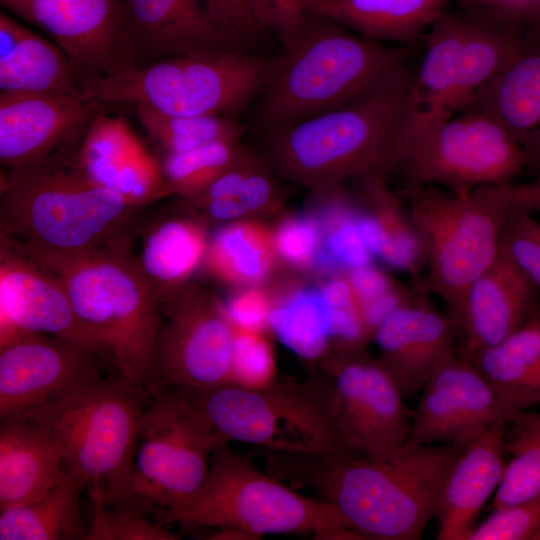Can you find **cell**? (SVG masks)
<instances>
[{"label":"cell","instance_id":"2e32d148","mask_svg":"<svg viewBox=\"0 0 540 540\" xmlns=\"http://www.w3.org/2000/svg\"><path fill=\"white\" fill-rule=\"evenodd\" d=\"M95 356L48 335L0 339V419H13L101 378Z\"/></svg>","mask_w":540,"mask_h":540},{"label":"cell","instance_id":"603a6c76","mask_svg":"<svg viewBox=\"0 0 540 540\" xmlns=\"http://www.w3.org/2000/svg\"><path fill=\"white\" fill-rule=\"evenodd\" d=\"M508 423L498 424L467 444L449 470L436 517L439 540H468L487 499L501 483Z\"/></svg>","mask_w":540,"mask_h":540},{"label":"cell","instance_id":"5b68a950","mask_svg":"<svg viewBox=\"0 0 540 540\" xmlns=\"http://www.w3.org/2000/svg\"><path fill=\"white\" fill-rule=\"evenodd\" d=\"M412 74L406 67L356 101L269 130L275 163L307 184L345 176L384 178L397 167Z\"/></svg>","mask_w":540,"mask_h":540},{"label":"cell","instance_id":"7bdbcfd3","mask_svg":"<svg viewBox=\"0 0 540 540\" xmlns=\"http://www.w3.org/2000/svg\"><path fill=\"white\" fill-rule=\"evenodd\" d=\"M114 190L129 202L146 206L168 194L158 158L139 142L118 170Z\"/></svg>","mask_w":540,"mask_h":540},{"label":"cell","instance_id":"f6af8a7d","mask_svg":"<svg viewBox=\"0 0 540 540\" xmlns=\"http://www.w3.org/2000/svg\"><path fill=\"white\" fill-rule=\"evenodd\" d=\"M235 329L232 384L262 387L273 383L274 361L268 343L257 331Z\"/></svg>","mask_w":540,"mask_h":540},{"label":"cell","instance_id":"7402d4cb","mask_svg":"<svg viewBox=\"0 0 540 540\" xmlns=\"http://www.w3.org/2000/svg\"><path fill=\"white\" fill-rule=\"evenodd\" d=\"M455 327L422 303L401 304L374 330L378 360L404 398L423 389L454 352Z\"/></svg>","mask_w":540,"mask_h":540},{"label":"cell","instance_id":"484cf974","mask_svg":"<svg viewBox=\"0 0 540 540\" xmlns=\"http://www.w3.org/2000/svg\"><path fill=\"white\" fill-rule=\"evenodd\" d=\"M450 0H307V11L381 43L407 46L446 12Z\"/></svg>","mask_w":540,"mask_h":540},{"label":"cell","instance_id":"680465c9","mask_svg":"<svg viewBox=\"0 0 540 540\" xmlns=\"http://www.w3.org/2000/svg\"><path fill=\"white\" fill-rule=\"evenodd\" d=\"M29 0H0L1 4L8 10L14 12L24 19L26 7Z\"/></svg>","mask_w":540,"mask_h":540},{"label":"cell","instance_id":"681fc988","mask_svg":"<svg viewBox=\"0 0 540 540\" xmlns=\"http://www.w3.org/2000/svg\"><path fill=\"white\" fill-rule=\"evenodd\" d=\"M320 244L319 227L310 219L286 222L275 237V246L279 254L296 264H305L313 260Z\"/></svg>","mask_w":540,"mask_h":540},{"label":"cell","instance_id":"f907efd6","mask_svg":"<svg viewBox=\"0 0 540 540\" xmlns=\"http://www.w3.org/2000/svg\"><path fill=\"white\" fill-rule=\"evenodd\" d=\"M224 310L237 329L258 331L269 318L267 302L263 295L255 290L237 295Z\"/></svg>","mask_w":540,"mask_h":540},{"label":"cell","instance_id":"52a82bcc","mask_svg":"<svg viewBox=\"0 0 540 540\" xmlns=\"http://www.w3.org/2000/svg\"><path fill=\"white\" fill-rule=\"evenodd\" d=\"M186 525L265 534L310 533L315 539H362L329 502L295 492L261 472L249 454L218 445L198 489L167 513Z\"/></svg>","mask_w":540,"mask_h":540},{"label":"cell","instance_id":"ac0fdd59","mask_svg":"<svg viewBox=\"0 0 540 540\" xmlns=\"http://www.w3.org/2000/svg\"><path fill=\"white\" fill-rule=\"evenodd\" d=\"M24 19L54 38L82 80L132 64L122 0H29Z\"/></svg>","mask_w":540,"mask_h":540},{"label":"cell","instance_id":"db71d44e","mask_svg":"<svg viewBox=\"0 0 540 540\" xmlns=\"http://www.w3.org/2000/svg\"><path fill=\"white\" fill-rule=\"evenodd\" d=\"M27 28L0 13V55L9 52L26 34Z\"/></svg>","mask_w":540,"mask_h":540},{"label":"cell","instance_id":"1f68e13d","mask_svg":"<svg viewBox=\"0 0 540 540\" xmlns=\"http://www.w3.org/2000/svg\"><path fill=\"white\" fill-rule=\"evenodd\" d=\"M205 250V232L199 224L167 219L145 230L137 260L163 303L194 271Z\"/></svg>","mask_w":540,"mask_h":540},{"label":"cell","instance_id":"836d02e7","mask_svg":"<svg viewBox=\"0 0 540 540\" xmlns=\"http://www.w3.org/2000/svg\"><path fill=\"white\" fill-rule=\"evenodd\" d=\"M511 436L504 452L512 459L493 500V510L518 504L540 495V413L518 412L509 422Z\"/></svg>","mask_w":540,"mask_h":540},{"label":"cell","instance_id":"ee69618b","mask_svg":"<svg viewBox=\"0 0 540 540\" xmlns=\"http://www.w3.org/2000/svg\"><path fill=\"white\" fill-rule=\"evenodd\" d=\"M540 531V495L511 506L494 509L475 526L468 540H530Z\"/></svg>","mask_w":540,"mask_h":540},{"label":"cell","instance_id":"d6a6232c","mask_svg":"<svg viewBox=\"0 0 540 540\" xmlns=\"http://www.w3.org/2000/svg\"><path fill=\"white\" fill-rule=\"evenodd\" d=\"M273 191L269 177L244 152L203 190L185 199L209 218L227 221L260 209L272 198Z\"/></svg>","mask_w":540,"mask_h":540},{"label":"cell","instance_id":"d6986e66","mask_svg":"<svg viewBox=\"0 0 540 540\" xmlns=\"http://www.w3.org/2000/svg\"><path fill=\"white\" fill-rule=\"evenodd\" d=\"M103 104L56 94L0 92V161L8 169L44 158L84 129Z\"/></svg>","mask_w":540,"mask_h":540},{"label":"cell","instance_id":"8992f818","mask_svg":"<svg viewBox=\"0 0 540 540\" xmlns=\"http://www.w3.org/2000/svg\"><path fill=\"white\" fill-rule=\"evenodd\" d=\"M150 393L119 375L101 377L18 418L57 441L65 466L85 482L90 498L109 506L129 505L139 427Z\"/></svg>","mask_w":540,"mask_h":540},{"label":"cell","instance_id":"f5cc1de1","mask_svg":"<svg viewBox=\"0 0 540 540\" xmlns=\"http://www.w3.org/2000/svg\"><path fill=\"white\" fill-rule=\"evenodd\" d=\"M350 285L357 300L361 316L362 311L368 305L391 292L387 279L379 271L368 265L353 268Z\"/></svg>","mask_w":540,"mask_h":540},{"label":"cell","instance_id":"d4e9b609","mask_svg":"<svg viewBox=\"0 0 540 540\" xmlns=\"http://www.w3.org/2000/svg\"><path fill=\"white\" fill-rule=\"evenodd\" d=\"M469 106L494 116L526 156L540 143V32L524 30L501 73Z\"/></svg>","mask_w":540,"mask_h":540},{"label":"cell","instance_id":"30bf717a","mask_svg":"<svg viewBox=\"0 0 540 540\" xmlns=\"http://www.w3.org/2000/svg\"><path fill=\"white\" fill-rule=\"evenodd\" d=\"M526 166L519 142L479 107L437 115L408 110L396 167L406 189L438 185L468 192L514 182Z\"/></svg>","mask_w":540,"mask_h":540},{"label":"cell","instance_id":"e0dca14e","mask_svg":"<svg viewBox=\"0 0 540 540\" xmlns=\"http://www.w3.org/2000/svg\"><path fill=\"white\" fill-rule=\"evenodd\" d=\"M0 318V338L22 330L58 338L102 357L60 279L2 236Z\"/></svg>","mask_w":540,"mask_h":540},{"label":"cell","instance_id":"6da1fadb","mask_svg":"<svg viewBox=\"0 0 540 540\" xmlns=\"http://www.w3.org/2000/svg\"><path fill=\"white\" fill-rule=\"evenodd\" d=\"M460 446L405 443L384 459L264 451L269 474L324 497L364 539L417 540Z\"/></svg>","mask_w":540,"mask_h":540},{"label":"cell","instance_id":"44dd1931","mask_svg":"<svg viewBox=\"0 0 540 540\" xmlns=\"http://www.w3.org/2000/svg\"><path fill=\"white\" fill-rule=\"evenodd\" d=\"M540 290L506 257L496 261L467 291L455 330L462 335V358L476 357L521 327L538 310Z\"/></svg>","mask_w":540,"mask_h":540},{"label":"cell","instance_id":"4316f807","mask_svg":"<svg viewBox=\"0 0 540 540\" xmlns=\"http://www.w3.org/2000/svg\"><path fill=\"white\" fill-rule=\"evenodd\" d=\"M463 13L453 112L468 107L494 81L524 33L522 25L490 10L469 8Z\"/></svg>","mask_w":540,"mask_h":540},{"label":"cell","instance_id":"f546056e","mask_svg":"<svg viewBox=\"0 0 540 540\" xmlns=\"http://www.w3.org/2000/svg\"><path fill=\"white\" fill-rule=\"evenodd\" d=\"M473 365L519 409L540 402V310Z\"/></svg>","mask_w":540,"mask_h":540},{"label":"cell","instance_id":"91938a15","mask_svg":"<svg viewBox=\"0 0 540 540\" xmlns=\"http://www.w3.org/2000/svg\"><path fill=\"white\" fill-rule=\"evenodd\" d=\"M538 539H540V531H539V533H538V535L536 537V540H538Z\"/></svg>","mask_w":540,"mask_h":540},{"label":"cell","instance_id":"f35d334b","mask_svg":"<svg viewBox=\"0 0 540 540\" xmlns=\"http://www.w3.org/2000/svg\"><path fill=\"white\" fill-rule=\"evenodd\" d=\"M243 153L238 140H225L180 153H155V156L168 194L188 198L234 165Z\"/></svg>","mask_w":540,"mask_h":540},{"label":"cell","instance_id":"6f0895ef","mask_svg":"<svg viewBox=\"0 0 540 540\" xmlns=\"http://www.w3.org/2000/svg\"><path fill=\"white\" fill-rule=\"evenodd\" d=\"M526 171L534 177L540 175V143L527 154Z\"/></svg>","mask_w":540,"mask_h":540},{"label":"cell","instance_id":"74e56055","mask_svg":"<svg viewBox=\"0 0 540 540\" xmlns=\"http://www.w3.org/2000/svg\"><path fill=\"white\" fill-rule=\"evenodd\" d=\"M272 327L293 350L317 357L331 334V309L320 290H301L269 313Z\"/></svg>","mask_w":540,"mask_h":540},{"label":"cell","instance_id":"bcb514c9","mask_svg":"<svg viewBox=\"0 0 540 540\" xmlns=\"http://www.w3.org/2000/svg\"><path fill=\"white\" fill-rule=\"evenodd\" d=\"M222 32L239 48L260 42L268 33L256 21L249 0H202Z\"/></svg>","mask_w":540,"mask_h":540},{"label":"cell","instance_id":"5bb4252c","mask_svg":"<svg viewBox=\"0 0 540 540\" xmlns=\"http://www.w3.org/2000/svg\"><path fill=\"white\" fill-rule=\"evenodd\" d=\"M321 371L339 430L354 453L384 459L406 443L411 420L404 397L378 360L344 357Z\"/></svg>","mask_w":540,"mask_h":540},{"label":"cell","instance_id":"ab89813d","mask_svg":"<svg viewBox=\"0 0 540 540\" xmlns=\"http://www.w3.org/2000/svg\"><path fill=\"white\" fill-rule=\"evenodd\" d=\"M208 254L211 268L230 281L254 282L269 269V249L261 232L244 224L223 228Z\"/></svg>","mask_w":540,"mask_h":540},{"label":"cell","instance_id":"7c38bea8","mask_svg":"<svg viewBox=\"0 0 540 540\" xmlns=\"http://www.w3.org/2000/svg\"><path fill=\"white\" fill-rule=\"evenodd\" d=\"M150 391L138 433L133 497L168 513L198 489L214 449L229 440L176 390Z\"/></svg>","mask_w":540,"mask_h":540},{"label":"cell","instance_id":"7dc6e473","mask_svg":"<svg viewBox=\"0 0 540 540\" xmlns=\"http://www.w3.org/2000/svg\"><path fill=\"white\" fill-rule=\"evenodd\" d=\"M370 252L359 232L357 219H342L326 235L324 248L319 249L315 261L324 267L345 264L351 268L368 265Z\"/></svg>","mask_w":540,"mask_h":540},{"label":"cell","instance_id":"9f6ffc18","mask_svg":"<svg viewBox=\"0 0 540 540\" xmlns=\"http://www.w3.org/2000/svg\"><path fill=\"white\" fill-rule=\"evenodd\" d=\"M524 30L540 32V0H537L529 11L524 22Z\"/></svg>","mask_w":540,"mask_h":540},{"label":"cell","instance_id":"d590c367","mask_svg":"<svg viewBox=\"0 0 540 540\" xmlns=\"http://www.w3.org/2000/svg\"><path fill=\"white\" fill-rule=\"evenodd\" d=\"M383 192L384 207L372 215L361 216L357 225L370 254L392 267L418 275L425 265L421 239L411 221L397 203Z\"/></svg>","mask_w":540,"mask_h":540},{"label":"cell","instance_id":"9c48e42d","mask_svg":"<svg viewBox=\"0 0 540 540\" xmlns=\"http://www.w3.org/2000/svg\"><path fill=\"white\" fill-rule=\"evenodd\" d=\"M271 65L272 58L240 49L167 57L85 78L82 97L168 115L234 117L259 98Z\"/></svg>","mask_w":540,"mask_h":540},{"label":"cell","instance_id":"3957f363","mask_svg":"<svg viewBox=\"0 0 540 540\" xmlns=\"http://www.w3.org/2000/svg\"><path fill=\"white\" fill-rule=\"evenodd\" d=\"M408 55L407 46L369 40L307 11L296 38L272 58L259 124L271 130L356 101L404 70Z\"/></svg>","mask_w":540,"mask_h":540},{"label":"cell","instance_id":"8fae6325","mask_svg":"<svg viewBox=\"0 0 540 540\" xmlns=\"http://www.w3.org/2000/svg\"><path fill=\"white\" fill-rule=\"evenodd\" d=\"M404 195L424 249L420 288L446 303L455 324L470 286L498 258L501 231L514 209L486 187L456 192L430 186Z\"/></svg>","mask_w":540,"mask_h":540},{"label":"cell","instance_id":"7a4b0ae2","mask_svg":"<svg viewBox=\"0 0 540 540\" xmlns=\"http://www.w3.org/2000/svg\"><path fill=\"white\" fill-rule=\"evenodd\" d=\"M85 129L2 178V237L27 250L55 253L130 245L142 206L81 171L76 153Z\"/></svg>","mask_w":540,"mask_h":540},{"label":"cell","instance_id":"4fadbf2b","mask_svg":"<svg viewBox=\"0 0 540 540\" xmlns=\"http://www.w3.org/2000/svg\"><path fill=\"white\" fill-rule=\"evenodd\" d=\"M155 340L150 388L232 384L236 329L220 307L197 293L172 296Z\"/></svg>","mask_w":540,"mask_h":540},{"label":"cell","instance_id":"83f0119b","mask_svg":"<svg viewBox=\"0 0 540 540\" xmlns=\"http://www.w3.org/2000/svg\"><path fill=\"white\" fill-rule=\"evenodd\" d=\"M85 482L65 468L58 482L39 499L0 513V540H88L80 496Z\"/></svg>","mask_w":540,"mask_h":540},{"label":"cell","instance_id":"c3c4849f","mask_svg":"<svg viewBox=\"0 0 540 540\" xmlns=\"http://www.w3.org/2000/svg\"><path fill=\"white\" fill-rule=\"evenodd\" d=\"M307 0H249L252 13L267 33L275 34L283 47H288L300 31Z\"/></svg>","mask_w":540,"mask_h":540},{"label":"cell","instance_id":"f1b7e54d","mask_svg":"<svg viewBox=\"0 0 540 540\" xmlns=\"http://www.w3.org/2000/svg\"><path fill=\"white\" fill-rule=\"evenodd\" d=\"M464 13L442 14L426 32L423 56L412 74L408 110L422 115L454 113Z\"/></svg>","mask_w":540,"mask_h":540},{"label":"cell","instance_id":"60d3db41","mask_svg":"<svg viewBox=\"0 0 540 540\" xmlns=\"http://www.w3.org/2000/svg\"><path fill=\"white\" fill-rule=\"evenodd\" d=\"M92 519L88 540H176L163 522L146 518L132 504L109 506L91 498Z\"/></svg>","mask_w":540,"mask_h":540},{"label":"cell","instance_id":"277c9868","mask_svg":"<svg viewBox=\"0 0 540 540\" xmlns=\"http://www.w3.org/2000/svg\"><path fill=\"white\" fill-rule=\"evenodd\" d=\"M17 247L60 279L78 319L117 375L149 388L162 300L129 246L69 253Z\"/></svg>","mask_w":540,"mask_h":540},{"label":"cell","instance_id":"11a10c76","mask_svg":"<svg viewBox=\"0 0 540 540\" xmlns=\"http://www.w3.org/2000/svg\"><path fill=\"white\" fill-rule=\"evenodd\" d=\"M206 539H218V540H256V538L240 529L236 528H217L214 533H211Z\"/></svg>","mask_w":540,"mask_h":540},{"label":"cell","instance_id":"e575fe53","mask_svg":"<svg viewBox=\"0 0 540 540\" xmlns=\"http://www.w3.org/2000/svg\"><path fill=\"white\" fill-rule=\"evenodd\" d=\"M136 116L156 153H180L213 142L238 140L244 127L234 117L168 115L146 106H134Z\"/></svg>","mask_w":540,"mask_h":540},{"label":"cell","instance_id":"816d5d0a","mask_svg":"<svg viewBox=\"0 0 540 540\" xmlns=\"http://www.w3.org/2000/svg\"><path fill=\"white\" fill-rule=\"evenodd\" d=\"M486 188L510 208L540 213V175L526 183L511 182Z\"/></svg>","mask_w":540,"mask_h":540},{"label":"cell","instance_id":"cb8c5ba5","mask_svg":"<svg viewBox=\"0 0 540 540\" xmlns=\"http://www.w3.org/2000/svg\"><path fill=\"white\" fill-rule=\"evenodd\" d=\"M65 468L61 448L49 433L24 418L1 421V510L39 499Z\"/></svg>","mask_w":540,"mask_h":540},{"label":"cell","instance_id":"ba28073f","mask_svg":"<svg viewBox=\"0 0 540 540\" xmlns=\"http://www.w3.org/2000/svg\"><path fill=\"white\" fill-rule=\"evenodd\" d=\"M172 389L229 441L272 452L358 455L339 430L329 382L322 371H313L299 381L262 387L226 384Z\"/></svg>","mask_w":540,"mask_h":540},{"label":"cell","instance_id":"b9f144b4","mask_svg":"<svg viewBox=\"0 0 540 540\" xmlns=\"http://www.w3.org/2000/svg\"><path fill=\"white\" fill-rule=\"evenodd\" d=\"M500 253L540 290V223L531 213L514 209L500 236Z\"/></svg>","mask_w":540,"mask_h":540},{"label":"cell","instance_id":"9a60e30c","mask_svg":"<svg viewBox=\"0 0 540 540\" xmlns=\"http://www.w3.org/2000/svg\"><path fill=\"white\" fill-rule=\"evenodd\" d=\"M407 443L466 446L520 411L469 361L448 358L423 388Z\"/></svg>","mask_w":540,"mask_h":540},{"label":"cell","instance_id":"4dcf8cb0","mask_svg":"<svg viewBox=\"0 0 540 540\" xmlns=\"http://www.w3.org/2000/svg\"><path fill=\"white\" fill-rule=\"evenodd\" d=\"M0 89L4 92L82 97V78L68 56L28 29L0 55Z\"/></svg>","mask_w":540,"mask_h":540},{"label":"cell","instance_id":"8d00e7d4","mask_svg":"<svg viewBox=\"0 0 540 540\" xmlns=\"http://www.w3.org/2000/svg\"><path fill=\"white\" fill-rule=\"evenodd\" d=\"M139 142L124 119L107 115L102 109L86 127L76 161L92 181L114 189L119 168Z\"/></svg>","mask_w":540,"mask_h":540},{"label":"cell","instance_id":"ffe728a7","mask_svg":"<svg viewBox=\"0 0 540 540\" xmlns=\"http://www.w3.org/2000/svg\"><path fill=\"white\" fill-rule=\"evenodd\" d=\"M132 64L189 54L244 50L219 28L201 0H122Z\"/></svg>","mask_w":540,"mask_h":540}]
</instances>
